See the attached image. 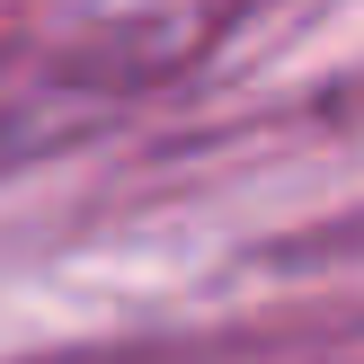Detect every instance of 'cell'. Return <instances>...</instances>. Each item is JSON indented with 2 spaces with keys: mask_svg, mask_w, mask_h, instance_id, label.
Masks as SVG:
<instances>
[]
</instances>
